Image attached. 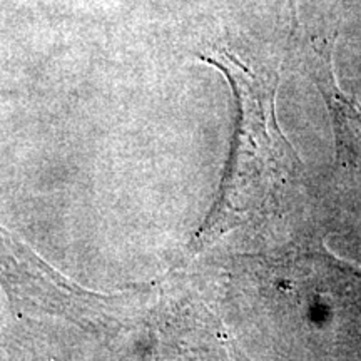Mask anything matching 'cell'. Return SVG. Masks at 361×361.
I'll list each match as a JSON object with an SVG mask.
<instances>
[{
  "label": "cell",
  "mask_w": 361,
  "mask_h": 361,
  "mask_svg": "<svg viewBox=\"0 0 361 361\" xmlns=\"http://www.w3.org/2000/svg\"><path fill=\"white\" fill-rule=\"evenodd\" d=\"M201 59L219 67L236 92L239 119L231 186L234 196L252 188V180L256 183L259 174H291L295 154L274 119L276 75H258L224 47Z\"/></svg>",
  "instance_id": "obj_1"
},
{
  "label": "cell",
  "mask_w": 361,
  "mask_h": 361,
  "mask_svg": "<svg viewBox=\"0 0 361 361\" xmlns=\"http://www.w3.org/2000/svg\"><path fill=\"white\" fill-rule=\"evenodd\" d=\"M335 39L310 40L305 59L311 79L326 101L331 114L338 164L345 173L361 179V104L343 92L336 82L331 61Z\"/></svg>",
  "instance_id": "obj_2"
}]
</instances>
